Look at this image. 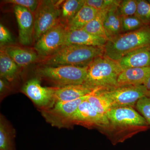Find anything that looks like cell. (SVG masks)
I'll use <instances>...</instances> for the list:
<instances>
[{
	"label": "cell",
	"mask_w": 150,
	"mask_h": 150,
	"mask_svg": "<svg viewBox=\"0 0 150 150\" xmlns=\"http://www.w3.org/2000/svg\"><path fill=\"white\" fill-rule=\"evenodd\" d=\"M106 115L108 123L99 131L113 145L123 143L149 128L144 117L131 106L113 108Z\"/></svg>",
	"instance_id": "1"
},
{
	"label": "cell",
	"mask_w": 150,
	"mask_h": 150,
	"mask_svg": "<svg viewBox=\"0 0 150 150\" xmlns=\"http://www.w3.org/2000/svg\"><path fill=\"white\" fill-rule=\"evenodd\" d=\"M104 55V48L97 46L67 45L53 55L43 58V66L88 67L97 57Z\"/></svg>",
	"instance_id": "2"
},
{
	"label": "cell",
	"mask_w": 150,
	"mask_h": 150,
	"mask_svg": "<svg viewBox=\"0 0 150 150\" xmlns=\"http://www.w3.org/2000/svg\"><path fill=\"white\" fill-rule=\"evenodd\" d=\"M150 46V27L144 25L140 29L121 33L108 40L104 46V55L118 62L131 51Z\"/></svg>",
	"instance_id": "3"
},
{
	"label": "cell",
	"mask_w": 150,
	"mask_h": 150,
	"mask_svg": "<svg viewBox=\"0 0 150 150\" xmlns=\"http://www.w3.org/2000/svg\"><path fill=\"white\" fill-rule=\"evenodd\" d=\"M122 71L117 61L104 55L99 56L88 66L84 84L101 90L113 88L118 86L117 80Z\"/></svg>",
	"instance_id": "4"
},
{
	"label": "cell",
	"mask_w": 150,
	"mask_h": 150,
	"mask_svg": "<svg viewBox=\"0 0 150 150\" xmlns=\"http://www.w3.org/2000/svg\"><path fill=\"white\" fill-rule=\"evenodd\" d=\"M88 67L73 66H43L36 69L38 77L56 85L84 84Z\"/></svg>",
	"instance_id": "5"
},
{
	"label": "cell",
	"mask_w": 150,
	"mask_h": 150,
	"mask_svg": "<svg viewBox=\"0 0 150 150\" xmlns=\"http://www.w3.org/2000/svg\"><path fill=\"white\" fill-rule=\"evenodd\" d=\"M63 1H39L33 14L34 19V39L35 42L43 34L60 23V4Z\"/></svg>",
	"instance_id": "6"
},
{
	"label": "cell",
	"mask_w": 150,
	"mask_h": 150,
	"mask_svg": "<svg viewBox=\"0 0 150 150\" xmlns=\"http://www.w3.org/2000/svg\"><path fill=\"white\" fill-rule=\"evenodd\" d=\"M92 93L71 101L55 102L49 108L40 111L45 120L51 126L59 129L70 128L72 116L80 105Z\"/></svg>",
	"instance_id": "7"
},
{
	"label": "cell",
	"mask_w": 150,
	"mask_h": 150,
	"mask_svg": "<svg viewBox=\"0 0 150 150\" xmlns=\"http://www.w3.org/2000/svg\"><path fill=\"white\" fill-rule=\"evenodd\" d=\"M99 92L109 100L112 108L124 106L135 108L140 98L148 95L147 91L143 85L118 86Z\"/></svg>",
	"instance_id": "8"
},
{
	"label": "cell",
	"mask_w": 150,
	"mask_h": 150,
	"mask_svg": "<svg viewBox=\"0 0 150 150\" xmlns=\"http://www.w3.org/2000/svg\"><path fill=\"white\" fill-rule=\"evenodd\" d=\"M67 27L59 23L43 34L35 42L34 49L39 57L46 58L65 46Z\"/></svg>",
	"instance_id": "9"
},
{
	"label": "cell",
	"mask_w": 150,
	"mask_h": 150,
	"mask_svg": "<svg viewBox=\"0 0 150 150\" xmlns=\"http://www.w3.org/2000/svg\"><path fill=\"white\" fill-rule=\"evenodd\" d=\"M56 87H47L41 86L38 78H33L25 83L21 91L31 100L40 110L47 109L54 103Z\"/></svg>",
	"instance_id": "10"
},
{
	"label": "cell",
	"mask_w": 150,
	"mask_h": 150,
	"mask_svg": "<svg viewBox=\"0 0 150 150\" xmlns=\"http://www.w3.org/2000/svg\"><path fill=\"white\" fill-rule=\"evenodd\" d=\"M108 120L106 115L97 112L87 100L82 103L72 116L70 121V127L80 125L88 129L99 130L107 125Z\"/></svg>",
	"instance_id": "11"
},
{
	"label": "cell",
	"mask_w": 150,
	"mask_h": 150,
	"mask_svg": "<svg viewBox=\"0 0 150 150\" xmlns=\"http://www.w3.org/2000/svg\"><path fill=\"white\" fill-rule=\"evenodd\" d=\"M14 10L18 25L20 43L24 46H30L34 39L33 14L27 9L18 6H15Z\"/></svg>",
	"instance_id": "12"
},
{
	"label": "cell",
	"mask_w": 150,
	"mask_h": 150,
	"mask_svg": "<svg viewBox=\"0 0 150 150\" xmlns=\"http://www.w3.org/2000/svg\"><path fill=\"white\" fill-rule=\"evenodd\" d=\"M85 84L71 85L63 87H56L54 95V102L69 101L79 99L96 91Z\"/></svg>",
	"instance_id": "13"
},
{
	"label": "cell",
	"mask_w": 150,
	"mask_h": 150,
	"mask_svg": "<svg viewBox=\"0 0 150 150\" xmlns=\"http://www.w3.org/2000/svg\"><path fill=\"white\" fill-rule=\"evenodd\" d=\"M118 62L122 70L150 67V46L143 47L128 53Z\"/></svg>",
	"instance_id": "14"
},
{
	"label": "cell",
	"mask_w": 150,
	"mask_h": 150,
	"mask_svg": "<svg viewBox=\"0 0 150 150\" xmlns=\"http://www.w3.org/2000/svg\"><path fill=\"white\" fill-rule=\"evenodd\" d=\"M107 40L103 38L90 34L83 29L67 30L65 45L74 44L104 48Z\"/></svg>",
	"instance_id": "15"
},
{
	"label": "cell",
	"mask_w": 150,
	"mask_h": 150,
	"mask_svg": "<svg viewBox=\"0 0 150 150\" xmlns=\"http://www.w3.org/2000/svg\"><path fill=\"white\" fill-rule=\"evenodd\" d=\"M19 68L27 67L37 62L40 58L38 54L30 49L13 45H6L1 47Z\"/></svg>",
	"instance_id": "16"
},
{
	"label": "cell",
	"mask_w": 150,
	"mask_h": 150,
	"mask_svg": "<svg viewBox=\"0 0 150 150\" xmlns=\"http://www.w3.org/2000/svg\"><path fill=\"white\" fill-rule=\"evenodd\" d=\"M150 76V67L123 70L117 80L118 86L144 85Z\"/></svg>",
	"instance_id": "17"
},
{
	"label": "cell",
	"mask_w": 150,
	"mask_h": 150,
	"mask_svg": "<svg viewBox=\"0 0 150 150\" xmlns=\"http://www.w3.org/2000/svg\"><path fill=\"white\" fill-rule=\"evenodd\" d=\"M120 1L107 11L103 21L105 31L108 40L122 33V16L118 9Z\"/></svg>",
	"instance_id": "18"
},
{
	"label": "cell",
	"mask_w": 150,
	"mask_h": 150,
	"mask_svg": "<svg viewBox=\"0 0 150 150\" xmlns=\"http://www.w3.org/2000/svg\"><path fill=\"white\" fill-rule=\"evenodd\" d=\"M16 130L6 117L0 115V150H15Z\"/></svg>",
	"instance_id": "19"
},
{
	"label": "cell",
	"mask_w": 150,
	"mask_h": 150,
	"mask_svg": "<svg viewBox=\"0 0 150 150\" xmlns=\"http://www.w3.org/2000/svg\"><path fill=\"white\" fill-rule=\"evenodd\" d=\"M98 12V11L85 4L67 25V30H74L82 29L97 16Z\"/></svg>",
	"instance_id": "20"
},
{
	"label": "cell",
	"mask_w": 150,
	"mask_h": 150,
	"mask_svg": "<svg viewBox=\"0 0 150 150\" xmlns=\"http://www.w3.org/2000/svg\"><path fill=\"white\" fill-rule=\"evenodd\" d=\"M19 68L12 59L1 49L0 51V76L1 78L12 83L18 74Z\"/></svg>",
	"instance_id": "21"
},
{
	"label": "cell",
	"mask_w": 150,
	"mask_h": 150,
	"mask_svg": "<svg viewBox=\"0 0 150 150\" xmlns=\"http://www.w3.org/2000/svg\"><path fill=\"white\" fill-rule=\"evenodd\" d=\"M61 8L60 23L65 26L69 23L86 3V0L63 1Z\"/></svg>",
	"instance_id": "22"
},
{
	"label": "cell",
	"mask_w": 150,
	"mask_h": 150,
	"mask_svg": "<svg viewBox=\"0 0 150 150\" xmlns=\"http://www.w3.org/2000/svg\"><path fill=\"white\" fill-rule=\"evenodd\" d=\"M107 11L98 12L97 16L82 29L92 35L103 38L108 40L103 25L105 16Z\"/></svg>",
	"instance_id": "23"
},
{
	"label": "cell",
	"mask_w": 150,
	"mask_h": 150,
	"mask_svg": "<svg viewBox=\"0 0 150 150\" xmlns=\"http://www.w3.org/2000/svg\"><path fill=\"white\" fill-rule=\"evenodd\" d=\"M99 91L92 93L88 98L87 100L97 112L106 115L108 112L112 108V105L107 98L100 93Z\"/></svg>",
	"instance_id": "24"
},
{
	"label": "cell",
	"mask_w": 150,
	"mask_h": 150,
	"mask_svg": "<svg viewBox=\"0 0 150 150\" xmlns=\"http://www.w3.org/2000/svg\"><path fill=\"white\" fill-rule=\"evenodd\" d=\"M135 16L145 25L150 23V3L144 0H137V8Z\"/></svg>",
	"instance_id": "25"
},
{
	"label": "cell",
	"mask_w": 150,
	"mask_h": 150,
	"mask_svg": "<svg viewBox=\"0 0 150 150\" xmlns=\"http://www.w3.org/2000/svg\"><path fill=\"white\" fill-rule=\"evenodd\" d=\"M145 25L135 16H122V27L123 32L135 31L143 27Z\"/></svg>",
	"instance_id": "26"
},
{
	"label": "cell",
	"mask_w": 150,
	"mask_h": 150,
	"mask_svg": "<svg viewBox=\"0 0 150 150\" xmlns=\"http://www.w3.org/2000/svg\"><path fill=\"white\" fill-rule=\"evenodd\" d=\"M137 8V0L120 1L118 9L121 16H133L136 14Z\"/></svg>",
	"instance_id": "27"
},
{
	"label": "cell",
	"mask_w": 150,
	"mask_h": 150,
	"mask_svg": "<svg viewBox=\"0 0 150 150\" xmlns=\"http://www.w3.org/2000/svg\"><path fill=\"white\" fill-rule=\"evenodd\" d=\"M135 108L150 125V97L145 96L140 98L136 103Z\"/></svg>",
	"instance_id": "28"
},
{
	"label": "cell",
	"mask_w": 150,
	"mask_h": 150,
	"mask_svg": "<svg viewBox=\"0 0 150 150\" xmlns=\"http://www.w3.org/2000/svg\"><path fill=\"white\" fill-rule=\"evenodd\" d=\"M119 1L116 0H86V4L98 11H107Z\"/></svg>",
	"instance_id": "29"
},
{
	"label": "cell",
	"mask_w": 150,
	"mask_h": 150,
	"mask_svg": "<svg viewBox=\"0 0 150 150\" xmlns=\"http://www.w3.org/2000/svg\"><path fill=\"white\" fill-rule=\"evenodd\" d=\"M4 2L13 4L15 6H18L27 9L34 14L39 4V1L36 0H6Z\"/></svg>",
	"instance_id": "30"
},
{
	"label": "cell",
	"mask_w": 150,
	"mask_h": 150,
	"mask_svg": "<svg viewBox=\"0 0 150 150\" xmlns=\"http://www.w3.org/2000/svg\"><path fill=\"white\" fill-rule=\"evenodd\" d=\"M13 38L10 33L3 25L0 24V45L1 47L6 46L11 43Z\"/></svg>",
	"instance_id": "31"
},
{
	"label": "cell",
	"mask_w": 150,
	"mask_h": 150,
	"mask_svg": "<svg viewBox=\"0 0 150 150\" xmlns=\"http://www.w3.org/2000/svg\"><path fill=\"white\" fill-rule=\"evenodd\" d=\"M8 82L4 79H0V96L1 100L6 96L7 93L10 91L11 88Z\"/></svg>",
	"instance_id": "32"
},
{
	"label": "cell",
	"mask_w": 150,
	"mask_h": 150,
	"mask_svg": "<svg viewBox=\"0 0 150 150\" xmlns=\"http://www.w3.org/2000/svg\"><path fill=\"white\" fill-rule=\"evenodd\" d=\"M144 85L148 93L147 96L150 97V76L144 84Z\"/></svg>",
	"instance_id": "33"
},
{
	"label": "cell",
	"mask_w": 150,
	"mask_h": 150,
	"mask_svg": "<svg viewBox=\"0 0 150 150\" xmlns=\"http://www.w3.org/2000/svg\"><path fill=\"white\" fill-rule=\"evenodd\" d=\"M148 1L150 3V0H149V1Z\"/></svg>",
	"instance_id": "34"
}]
</instances>
